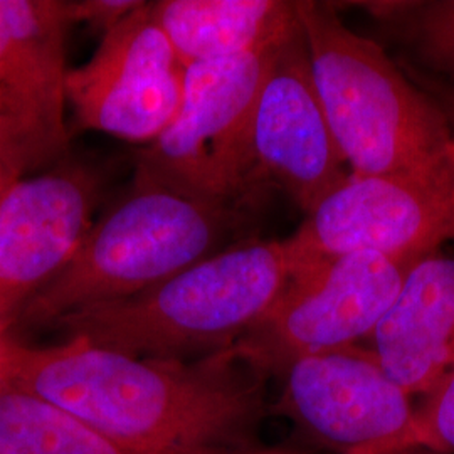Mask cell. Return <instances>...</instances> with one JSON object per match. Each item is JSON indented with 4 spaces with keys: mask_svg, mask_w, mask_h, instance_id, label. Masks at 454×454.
<instances>
[{
    "mask_svg": "<svg viewBox=\"0 0 454 454\" xmlns=\"http://www.w3.org/2000/svg\"><path fill=\"white\" fill-rule=\"evenodd\" d=\"M14 184H16V182L7 176V172H5L4 167L0 165V202H2L4 195L7 194V191H9Z\"/></svg>",
    "mask_w": 454,
    "mask_h": 454,
    "instance_id": "obj_20",
    "label": "cell"
},
{
    "mask_svg": "<svg viewBox=\"0 0 454 454\" xmlns=\"http://www.w3.org/2000/svg\"><path fill=\"white\" fill-rule=\"evenodd\" d=\"M276 375L283 412L311 441L335 454H403L416 406L367 345L294 358Z\"/></svg>",
    "mask_w": 454,
    "mask_h": 454,
    "instance_id": "obj_9",
    "label": "cell"
},
{
    "mask_svg": "<svg viewBox=\"0 0 454 454\" xmlns=\"http://www.w3.org/2000/svg\"><path fill=\"white\" fill-rule=\"evenodd\" d=\"M365 11L407 49V63L454 82V0L367 2Z\"/></svg>",
    "mask_w": 454,
    "mask_h": 454,
    "instance_id": "obj_16",
    "label": "cell"
},
{
    "mask_svg": "<svg viewBox=\"0 0 454 454\" xmlns=\"http://www.w3.org/2000/svg\"><path fill=\"white\" fill-rule=\"evenodd\" d=\"M244 223L243 207L133 180L17 324L52 325L73 311L145 292L229 247Z\"/></svg>",
    "mask_w": 454,
    "mask_h": 454,
    "instance_id": "obj_4",
    "label": "cell"
},
{
    "mask_svg": "<svg viewBox=\"0 0 454 454\" xmlns=\"http://www.w3.org/2000/svg\"><path fill=\"white\" fill-rule=\"evenodd\" d=\"M67 26L65 0H0V165L14 182L69 150Z\"/></svg>",
    "mask_w": 454,
    "mask_h": 454,
    "instance_id": "obj_8",
    "label": "cell"
},
{
    "mask_svg": "<svg viewBox=\"0 0 454 454\" xmlns=\"http://www.w3.org/2000/svg\"><path fill=\"white\" fill-rule=\"evenodd\" d=\"M416 450L454 454V371L422 395L421 404L416 406V419L403 454Z\"/></svg>",
    "mask_w": 454,
    "mask_h": 454,
    "instance_id": "obj_17",
    "label": "cell"
},
{
    "mask_svg": "<svg viewBox=\"0 0 454 454\" xmlns=\"http://www.w3.org/2000/svg\"><path fill=\"white\" fill-rule=\"evenodd\" d=\"M414 264L358 253L300 268L275 307L236 345L271 377L294 358L365 343Z\"/></svg>",
    "mask_w": 454,
    "mask_h": 454,
    "instance_id": "obj_7",
    "label": "cell"
},
{
    "mask_svg": "<svg viewBox=\"0 0 454 454\" xmlns=\"http://www.w3.org/2000/svg\"><path fill=\"white\" fill-rule=\"evenodd\" d=\"M152 11L185 67L254 51L298 22L296 2L283 0H160Z\"/></svg>",
    "mask_w": 454,
    "mask_h": 454,
    "instance_id": "obj_14",
    "label": "cell"
},
{
    "mask_svg": "<svg viewBox=\"0 0 454 454\" xmlns=\"http://www.w3.org/2000/svg\"><path fill=\"white\" fill-rule=\"evenodd\" d=\"M236 454H294L288 453V451H276V450H264L262 446L260 448H256V450H249V451H243V453H236Z\"/></svg>",
    "mask_w": 454,
    "mask_h": 454,
    "instance_id": "obj_21",
    "label": "cell"
},
{
    "mask_svg": "<svg viewBox=\"0 0 454 454\" xmlns=\"http://www.w3.org/2000/svg\"><path fill=\"white\" fill-rule=\"evenodd\" d=\"M298 270L358 253L424 260L454 244V165L421 174H352L285 239Z\"/></svg>",
    "mask_w": 454,
    "mask_h": 454,
    "instance_id": "obj_6",
    "label": "cell"
},
{
    "mask_svg": "<svg viewBox=\"0 0 454 454\" xmlns=\"http://www.w3.org/2000/svg\"><path fill=\"white\" fill-rule=\"evenodd\" d=\"M185 65L142 2L101 35L88 63L69 69L67 103L82 129L152 144L177 114Z\"/></svg>",
    "mask_w": 454,
    "mask_h": 454,
    "instance_id": "obj_10",
    "label": "cell"
},
{
    "mask_svg": "<svg viewBox=\"0 0 454 454\" xmlns=\"http://www.w3.org/2000/svg\"><path fill=\"white\" fill-rule=\"evenodd\" d=\"M268 373L234 345L197 360L135 357L82 337L0 339V386L27 392L138 454L260 448Z\"/></svg>",
    "mask_w": 454,
    "mask_h": 454,
    "instance_id": "obj_1",
    "label": "cell"
},
{
    "mask_svg": "<svg viewBox=\"0 0 454 454\" xmlns=\"http://www.w3.org/2000/svg\"><path fill=\"white\" fill-rule=\"evenodd\" d=\"M140 4L137 0H73L65 2V12L69 24L82 22L103 35Z\"/></svg>",
    "mask_w": 454,
    "mask_h": 454,
    "instance_id": "obj_18",
    "label": "cell"
},
{
    "mask_svg": "<svg viewBox=\"0 0 454 454\" xmlns=\"http://www.w3.org/2000/svg\"><path fill=\"white\" fill-rule=\"evenodd\" d=\"M296 271L286 241L234 243L145 292L73 311L51 326L135 357H209L260 324Z\"/></svg>",
    "mask_w": 454,
    "mask_h": 454,
    "instance_id": "obj_2",
    "label": "cell"
},
{
    "mask_svg": "<svg viewBox=\"0 0 454 454\" xmlns=\"http://www.w3.org/2000/svg\"><path fill=\"white\" fill-rule=\"evenodd\" d=\"M253 144L264 184L286 191L305 214L350 176L313 82L300 20L261 86Z\"/></svg>",
    "mask_w": 454,
    "mask_h": 454,
    "instance_id": "obj_12",
    "label": "cell"
},
{
    "mask_svg": "<svg viewBox=\"0 0 454 454\" xmlns=\"http://www.w3.org/2000/svg\"><path fill=\"white\" fill-rule=\"evenodd\" d=\"M365 345L384 371L414 395H426L454 371V254L418 261Z\"/></svg>",
    "mask_w": 454,
    "mask_h": 454,
    "instance_id": "obj_13",
    "label": "cell"
},
{
    "mask_svg": "<svg viewBox=\"0 0 454 454\" xmlns=\"http://www.w3.org/2000/svg\"><path fill=\"white\" fill-rule=\"evenodd\" d=\"M0 454H138L58 407L0 386Z\"/></svg>",
    "mask_w": 454,
    "mask_h": 454,
    "instance_id": "obj_15",
    "label": "cell"
},
{
    "mask_svg": "<svg viewBox=\"0 0 454 454\" xmlns=\"http://www.w3.org/2000/svg\"><path fill=\"white\" fill-rule=\"evenodd\" d=\"M296 26L241 56L187 66L179 112L138 153L133 180L246 209L264 185L253 144L261 86Z\"/></svg>",
    "mask_w": 454,
    "mask_h": 454,
    "instance_id": "obj_5",
    "label": "cell"
},
{
    "mask_svg": "<svg viewBox=\"0 0 454 454\" xmlns=\"http://www.w3.org/2000/svg\"><path fill=\"white\" fill-rule=\"evenodd\" d=\"M101 182L78 163L17 180L0 202V339L63 271L93 224Z\"/></svg>",
    "mask_w": 454,
    "mask_h": 454,
    "instance_id": "obj_11",
    "label": "cell"
},
{
    "mask_svg": "<svg viewBox=\"0 0 454 454\" xmlns=\"http://www.w3.org/2000/svg\"><path fill=\"white\" fill-rule=\"evenodd\" d=\"M313 82L341 157L357 176L421 174L454 165V135L436 103L335 9L296 2Z\"/></svg>",
    "mask_w": 454,
    "mask_h": 454,
    "instance_id": "obj_3",
    "label": "cell"
},
{
    "mask_svg": "<svg viewBox=\"0 0 454 454\" xmlns=\"http://www.w3.org/2000/svg\"><path fill=\"white\" fill-rule=\"evenodd\" d=\"M399 65L403 66L407 76L436 103L454 135V82L441 80L438 76L421 71L416 66L407 63L406 59H403Z\"/></svg>",
    "mask_w": 454,
    "mask_h": 454,
    "instance_id": "obj_19",
    "label": "cell"
}]
</instances>
